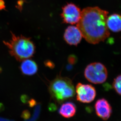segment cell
Here are the masks:
<instances>
[{
  "label": "cell",
  "instance_id": "cell-1",
  "mask_svg": "<svg viewBox=\"0 0 121 121\" xmlns=\"http://www.w3.org/2000/svg\"><path fill=\"white\" fill-rule=\"evenodd\" d=\"M108 14L109 12L98 6L87 7L81 12L77 26L88 43L96 44L109 37L107 24Z\"/></svg>",
  "mask_w": 121,
  "mask_h": 121
},
{
  "label": "cell",
  "instance_id": "cell-2",
  "mask_svg": "<svg viewBox=\"0 0 121 121\" xmlns=\"http://www.w3.org/2000/svg\"><path fill=\"white\" fill-rule=\"evenodd\" d=\"M11 33V39L9 41L3 42L8 48L10 55L18 61L32 57L35 53L36 47L30 38Z\"/></svg>",
  "mask_w": 121,
  "mask_h": 121
},
{
  "label": "cell",
  "instance_id": "cell-3",
  "mask_svg": "<svg viewBox=\"0 0 121 121\" xmlns=\"http://www.w3.org/2000/svg\"><path fill=\"white\" fill-rule=\"evenodd\" d=\"M53 99L60 104L73 98L75 95L72 80L67 77L57 76L50 83L48 88Z\"/></svg>",
  "mask_w": 121,
  "mask_h": 121
},
{
  "label": "cell",
  "instance_id": "cell-4",
  "mask_svg": "<svg viewBox=\"0 0 121 121\" xmlns=\"http://www.w3.org/2000/svg\"><path fill=\"white\" fill-rule=\"evenodd\" d=\"M84 75L89 82L96 84H101L106 81L108 71L106 67L102 63L93 62L86 67Z\"/></svg>",
  "mask_w": 121,
  "mask_h": 121
},
{
  "label": "cell",
  "instance_id": "cell-5",
  "mask_svg": "<svg viewBox=\"0 0 121 121\" xmlns=\"http://www.w3.org/2000/svg\"><path fill=\"white\" fill-rule=\"evenodd\" d=\"M75 92L77 100L81 103H90L96 96V90L91 85L78 83L76 86Z\"/></svg>",
  "mask_w": 121,
  "mask_h": 121
},
{
  "label": "cell",
  "instance_id": "cell-6",
  "mask_svg": "<svg viewBox=\"0 0 121 121\" xmlns=\"http://www.w3.org/2000/svg\"><path fill=\"white\" fill-rule=\"evenodd\" d=\"M81 13V9L78 6L70 3L63 7L61 17L64 23L74 24L79 22Z\"/></svg>",
  "mask_w": 121,
  "mask_h": 121
},
{
  "label": "cell",
  "instance_id": "cell-7",
  "mask_svg": "<svg viewBox=\"0 0 121 121\" xmlns=\"http://www.w3.org/2000/svg\"><path fill=\"white\" fill-rule=\"evenodd\" d=\"M95 111L97 115L103 120H107L111 117L112 108L111 105L106 99L101 98L95 103Z\"/></svg>",
  "mask_w": 121,
  "mask_h": 121
},
{
  "label": "cell",
  "instance_id": "cell-8",
  "mask_svg": "<svg viewBox=\"0 0 121 121\" xmlns=\"http://www.w3.org/2000/svg\"><path fill=\"white\" fill-rule=\"evenodd\" d=\"M82 35L78 27L70 26L65 30L64 39L67 43L70 45L77 46L81 41Z\"/></svg>",
  "mask_w": 121,
  "mask_h": 121
},
{
  "label": "cell",
  "instance_id": "cell-9",
  "mask_svg": "<svg viewBox=\"0 0 121 121\" xmlns=\"http://www.w3.org/2000/svg\"><path fill=\"white\" fill-rule=\"evenodd\" d=\"M22 74L26 75H32L38 71V66L36 62L31 59L24 60L20 67Z\"/></svg>",
  "mask_w": 121,
  "mask_h": 121
},
{
  "label": "cell",
  "instance_id": "cell-10",
  "mask_svg": "<svg viewBox=\"0 0 121 121\" xmlns=\"http://www.w3.org/2000/svg\"><path fill=\"white\" fill-rule=\"evenodd\" d=\"M107 24L109 30H110L112 32L121 31V15L114 13L108 17Z\"/></svg>",
  "mask_w": 121,
  "mask_h": 121
},
{
  "label": "cell",
  "instance_id": "cell-11",
  "mask_svg": "<svg viewBox=\"0 0 121 121\" xmlns=\"http://www.w3.org/2000/svg\"><path fill=\"white\" fill-rule=\"evenodd\" d=\"M76 112V106L74 103L70 102H68L62 104L59 110V112L60 115L66 118L74 117Z\"/></svg>",
  "mask_w": 121,
  "mask_h": 121
},
{
  "label": "cell",
  "instance_id": "cell-12",
  "mask_svg": "<svg viewBox=\"0 0 121 121\" xmlns=\"http://www.w3.org/2000/svg\"><path fill=\"white\" fill-rule=\"evenodd\" d=\"M112 86L114 90L118 94L121 95V74L118 76L114 79Z\"/></svg>",
  "mask_w": 121,
  "mask_h": 121
},
{
  "label": "cell",
  "instance_id": "cell-13",
  "mask_svg": "<svg viewBox=\"0 0 121 121\" xmlns=\"http://www.w3.org/2000/svg\"><path fill=\"white\" fill-rule=\"evenodd\" d=\"M69 62L70 64H73L75 63L76 62V57L74 56H70L69 58Z\"/></svg>",
  "mask_w": 121,
  "mask_h": 121
},
{
  "label": "cell",
  "instance_id": "cell-14",
  "mask_svg": "<svg viewBox=\"0 0 121 121\" xmlns=\"http://www.w3.org/2000/svg\"><path fill=\"white\" fill-rule=\"evenodd\" d=\"M5 8V2L4 0H0V11Z\"/></svg>",
  "mask_w": 121,
  "mask_h": 121
}]
</instances>
